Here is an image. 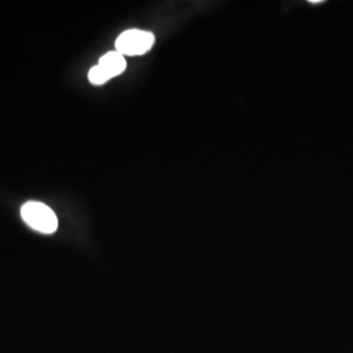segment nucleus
Wrapping results in <instances>:
<instances>
[{"instance_id":"3","label":"nucleus","mask_w":353,"mask_h":353,"mask_svg":"<svg viewBox=\"0 0 353 353\" xmlns=\"http://www.w3.org/2000/svg\"><path fill=\"white\" fill-rule=\"evenodd\" d=\"M99 65L105 71V74L112 79L114 76L121 75L126 70V59L118 51H110L101 57Z\"/></svg>"},{"instance_id":"4","label":"nucleus","mask_w":353,"mask_h":353,"mask_svg":"<svg viewBox=\"0 0 353 353\" xmlns=\"http://www.w3.org/2000/svg\"><path fill=\"white\" fill-rule=\"evenodd\" d=\"M88 79L89 81H90L92 84H94V85H101V84H105L106 81H109V80H110V79H109V76L105 74V71L102 70L101 67H100L99 64L90 68V71H89L88 74Z\"/></svg>"},{"instance_id":"2","label":"nucleus","mask_w":353,"mask_h":353,"mask_svg":"<svg viewBox=\"0 0 353 353\" xmlns=\"http://www.w3.org/2000/svg\"><path fill=\"white\" fill-rule=\"evenodd\" d=\"M154 43V36L151 32L130 29L123 32L115 41V48L123 57H135L143 55L151 50Z\"/></svg>"},{"instance_id":"1","label":"nucleus","mask_w":353,"mask_h":353,"mask_svg":"<svg viewBox=\"0 0 353 353\" xmlns=\"http://www.w3.org/2000/svg\"><path fill=\"white\" fill-rule=\"evenodd\" d=\"M21 217L29 227L43 234H52L58 229L57 214L43 203H26L21 207Z\"/></svg>"}]
</instances>
